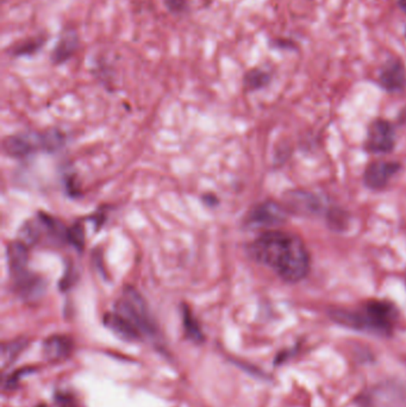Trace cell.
Segmentation results:
<instances>
[{"label":"cell","instance_id":"6da1fadb","mask_svg":"<svg viewBox=\"0 0 406 407\" xmlns=\"http://www.w3.org/2000/svg\"><path fill=\"white\" fill-rule=\"evenodd\" d=\"M249 254L287 283L303 280L310 268V256L305 245L299 237L291 233H263L249 245Z\"/></svg>","mask_w":406,"mask_h":407},{"label":"cell","instance_id":"7a4b0ae2","mask_svg":"<svg viewBox=\"0 0 406 407\" xmlns=\"http://www.w3.org/2000/svg\"><path fill=\"white\" fill-rule=\"evenodd\" d=\"M330 316L339 324L348 328L389 335L393 329L394 322L397 318V310L392 304L387 301L372 300L366 304L362 311L336 310L330 312Z\"/></svg>","mask_w":406,"mask_h":407},{"label":"cell","instance_id":"3957f363","mask_svg":"<svg viewBox=\"0 0 406 407\" xmlns=\"http://www.w3.org/2000/svg\"><path fill=\"white\" fill-rule=\"evenodd\" d=\"M113 311L128 320L143 338L158 336V328L150 316L148 305L133 287H125L120 299L115 304Z\"/></svg>","mask_w":406,"mask_h":407},{"label":"cell","instance_id":"277c9868","mask_svg":"<svg viewBox=\"0 0 406 407\" xmlns=\"http://www.w3.org/2000/svg\"><path fill=\"white\" fill-rule=\"evenodd\" d=\"M65 136L58 130H48L44 133H23L8 136L3 142L6 154L15 158H23L38 150L53 151L63 146Z\"/></svg>","mask_w":406,"mask_h":407},{"label":"cell","instance_id":"5b68a950","mask_svg":"<svg viewBox=\"0 0 406 407\" xmlns=\"http://www.w3.org/2000/svg\"><path fill=\"white\" fill-rule=\"evenodd\" d=\"M396 135L389 122L377 119L369 126L366 148L374 154L390 153L394 148Z\"/></svg>","mask_w":406,"mask_h":407},{"label":"cell","instance_id":"8992f818","mask_svg":"<svg viewBox=\"0 0 406 407\" xmlns=\"http://www.w3.org/2000/svg\"><path fill=\"white\" fill-rule=\"evenodd\" d=\"M286 218L285 210L275 203H262L249 212L245 224L250 228H270L280 224Z\"/></svg>","mask_w":406,"mask_h":407},{"label":"cell","instance_id":"52a82bcc","mask_svg":"<svg viewBox=\"0 0 406 407\" xmlns=\"http://www.w3.org/2000/svg\"><path fill=\"white\" fill-rule=\"evenodd\" d=\"M79 48L80 36L78 30L75 28H65L50 53V61L54 66H61L74 58Z\"/></svg>","mask_w":406,"mask_h":407},{"label":"cell","instance_id":"ba28073f","mask_svg":"<svg viewBox=\"0 0 406 407\" xmlns=\"http://www.w3.org/2000/svg\"><path fill=\"white\" fill-rule=\"evenodd\" d=\"M399 168H400L399 163H391V161H377V163H371L364 175L366 186L372 190H380L385 188L394 175L397 174Z\"/></svg>","mask_w":406,"mask_h":407},{"label":"cell","instance_id":"9c48e42d","mask_svg":"<svg viewBox=\"0 0 406 407\" xmlns=\"http://www.w3.org/2000/svg\"><path fill=\"white\" fill-rule=\"evenodd\" d=\"M379 83L386 91H402L406 86L405 67L397 58L387 61L379 73Z\"/></svg>","mask_w":406,"mask_h":407},{"label":"cell","instance_id":"30bf717a","mask_svg":"<svg viewBox=\"0 0 406 407\" xmlns=\"http://www.w3.org/2000/svg\"><path fill=\"white\" fill-rule=\"evenodd\" d=\"M104 324L106 325V328L110 329L116 336L124 341H141L143 338L141 333H138L128 320L118 315L117 312L112 311L106 313L104 316Z\"/></svg>","mask_w":406,"mask_h":407},{"label":"cell","instance_id":"8fae6325","mask_svg":"<svg viewBox=\"0 0 406 407\" xmlns=\"http://www.w3.org/2000/svg\"><path fill=\"white\" fill-rule=\"evenodd\" d=\"M73 350V342L71 338L63 335L47 338L43 343V355L48 361H63L71 355Z\"/></svg>","mask_w":406,"mask_h":407},{"label":"cell","instance_id":"7c38bea8","mask_svg":"<svg viewBox=\"0 0 406 407\" xmlns=\"http://www.w3.org/2000/svg\"><path fill=\"white\" fill-rule=\"evenodd\" d=\"M47 41H48V38L44 33L31 36V38L16 42L13 46L8 47L6 53H8V58H29V56H33V55L40 53L46 46Z\"/></svg>","mask_w":406,"mask_h":407},{"label":"cell","instance_id":"4fadbf2b","mask_svg":"<svg viewBox=\"0 0 406 407\" xmlns=\"http://www.w3.org/2000/svg\"><path fill=\"white\" fill-rule=\"evenodd\" d=\"M183 324L185 335L190 341L197 343V344L203 343L205 337H204L200 323H198V320L195 319L191 310L186 305L183 308Z\"/></svg>","mask_w":406,"mask_h":407},{"label":"cell","instance_id":"5bb4252c","mask_svg":"<svg viewBox=\"0 0 406 407\" xmlns=\"http://www.w3.org/2000/svg\"><path fill=\"white\" fill-rule=\"evenodd\" d=\"M26 345H28V341L24 338H18V340L3 344L1 367L6 368V367L11 366L13 362L16 361L17 358L21 355L22 351L25 349Z\"/></svg>","mask_w":406,"mask_h":407},{"label":"cell","instance_id":"9a60e30c","mask_svg":"<svg viewBox=\"0 0 406 407\" xmlns=\"http://www.w3.org/2000/svg\"><path fill=\"white\" fill-rule=\"evenodd\" d=\"M270 81V73L262 71L260 68H253L245 73L243 76V85L248 91H257L265 88Z\"/></svg>","mask_w":406,"mask_h":407},{"label":"cell","instance_id":"2e32d148","mask_svg":"<svg viewBox=\"0 0 406 407\" xmlns=\"http://www.w3.org/2000/svg\"><path fill=\"white\" fill-rule=\"evenodd\" d=\"M290 204L295 211L312 212L317 208V203L314 201V198L310 194H304V193H297L290 197Z\"/></svg>","mask_w":406,"mask_h":407},{"label":"cell","instance_id":"e0dca14e","mask_svg":"<svg viewBox=\"0 0 406 407\" xmlns=\"http://www.w3.org/2000/svg\"><path fill=\"white\" fill-rule=\"evenodd\" d=\"M163 6L173 16H185L191 11L188 0H162Z\"/></svg>","mask_w":406,"mask_h":407},{"label":"cell","instance_id":"ac0fdd59","mask_svg":"<svg viewBox=\"0 0 406 407\" xmlns=\"http://www.w3.org/2000/svg\"><path fill=\"white\" fill-rule=\"evenodd\" d=\"M399 6L402 8L403 11L406 13V0H399Z\"/></svg>","mask_w":406,"mask_h":407},{"label":"cell","instance_id":"d6986e66","mask_svg":"<svg viewBox=\"0 0 406 407\" xmlns=\"http://www.w3.org/2000/svg\"><path fill=\"white\" fill-rule=\"evenodd\" d=\"M38 407H44V406H38Z\"/></svg>","mask_w":406,"mask_h":407},{"label":"cell","instance_id":"ffe728a7","mask_svg":"<svg viewBox=\"0 0 406 407\" xmlns=\"http://www.w3.org/2000/svg\"><path fill=\"white\" fill-rule=\"evenodd\" d=\"M405 38H406V33H405Z\"/></svg>","mask_w":406,"mask_h":407}]
</instances>
